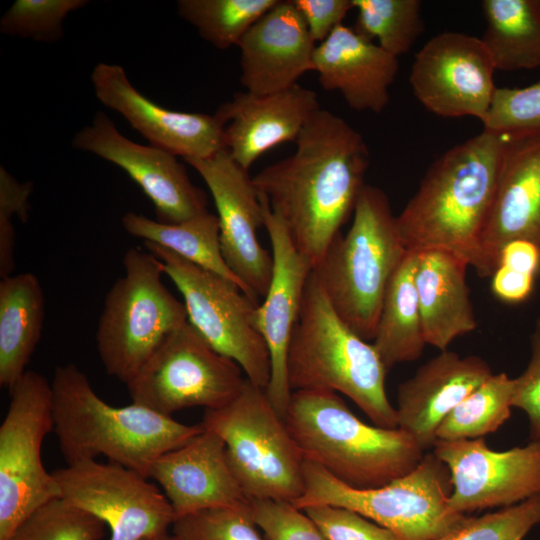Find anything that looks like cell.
<instances>
[{
  "label": "cell",
  "instance_id": "obj_1",
  "mask_svg": "<svg viewBox=\"0 0 540 540\" xmlns=\"http://www.w3.org/2000/svg\"><path fill=\"white\" fill-rule=\"evenodd\" d=\"M295 143L293 154L263 168L252 183L314 269L354 213L370 153L357 130L321 108Z\"/></svg>",
  "mask_w": 540,
  "mask_h": 540
},
{
  "label": "cell",
  "instance_id": "obj_2",
  "mask_svg": "<svg viewBox=\"0 0 540 540\" xmlns=\"http://www.w3.org/2000/svg\"><path fill=\"white\" fill-rule=\"evenodd\" d=\"M504 138L483 129L430 165L397 216L407 251L446 250L480 277H488L481 243L495 199Z\"/></svg>",
  "mask_w": 540,
  "mask_h": 540
},
{
  "label": "cell",
  "instance_id": "obj_3",
  "mask_svg": "<svg viewBox=\"0 0 540 540\" xmlns=\"http://www.w3.org/2000/svg\"><path fill=\"white\" fill-rule=\"evenodd\" d=\"M51 389L54 432L67 465L104 456L149 479L161 455L203 430L133 402L107 404L72 363L56 368Z\"/></svg>",
  "mask_w": 540,
  "mask_h": 540
},
{
  "label": "cell",
  "instance_id": "obj_4",
  "mask_svg": "<svg viewBox=\"0 0 540 540\" xmlns=\"http://www.w3.org/2000/svg\"><path fill=\"white\" fill-rule=\"evenodd\" d=\"M284 421L304 460L352 488L384 486L424 456L411 435L363 422L334 391L292 392Z\"/></svg>",
  "mask_w": 540,
  "mask_h": 540
},
{
  "label": "cell",
  "instance_id": "obj_5",
  "mask_svg": "<svg viewBox=\"0 0 540 540\" xmlns=\"http://www.w3.org/2000/svg\"><path fill=\"white\" fill-rule=\"evenodd\" d=\"M291 391L330 390L350 398L374 425L398 428L385 388L388 370L372 343L337 314L313 274L306 283L287 358Z\"/></svg>",
  "mask_w": 540,
  "mask_h": 540
},
{
  "label": "cell",
  "instance_id": "obj_6",
  "mask_svg": "<svg viewBox=\"0 0 540 540\" xmlns=\"http://www.w3.org/2000/svg\"><path fill=\"white\" fill-rule=\"evenodd\" d=\"M406 253L387 194L365 184L349 230L313 274L339 317L366 341L375 337L387 287Z\"/></svg>",
  "mask_w": 540,
  "mask_h": 540
},
{
  "label": "cell",
  "instance_id": "obj_7",
  "mask_svg": "<svg viewBox=\"0 0 540 540\" xmlns=\"http://www.w3.org/2000/svg\"><path fill=\"white\" fill-rule=\"evenodd\" d=\"M303 474L305 490L292 503L295 507H345L388 529L398 540H437L467 519L450 508V472L433 452L424 454L408 474L378 488L349 487L308 460Z\"/></svg>",
  "mask_w": 540,
  "mask_h": 540
},
{
  "label": "cell",
  "instance_id": "obj_8",
  "mask_svg": "<svg viewBox=\"0 0 540 540\" xmlns=\"http://www.w3.org/2000/svg\"><path fill=\"white\" fill-rule=\"evenodd\" d=\"M122 263L124 274L105 297L96 347L107 374L127 385L188 316L184 303L163 284L156 257L129 248Z\"/></svg>",
  "mask_w": 540,
  "mask_h": 540
},
{
  "label": "cell",
  "instance_id": "obj_9",
  "mask_svg": "<svg viewBox=\"0 0 540 540\" xmlns=\"http://www.w3.org/2000/svg\"><path fill=\"white\" fill-rule=\"evenodd\" d=\"M201 425L223 440L230 468L249 500L293 503L303 495L304 458L264 388L247 379L232 402L205 410Z\"/></svg>",
  "mask_w": 540,
  "mask_h": 540
},
{
  "label": "cell",
  "instance_id": "obj_10",
  "mask_svg": "<svg viewBox=\"0 0 540 540\" xmlns=\"http://www.w3.org/2000/svg\"><path fill=\"white\" fill-rule=\"evenodd\" d=\"M9 390L0 426V540H10L32 513L60 498L41 453L46 435L54 430L51 382L27 370Z\"/></svg>",
  "mask_w": 540,
  "mask_h": 540
},
{
  "label": "cell",
  "instance_id": "obj_11",
  "mask_svg": "<svg viewBox=\"0 0 540 540\" xmlns=\"http://www.w3.org/2000/svg\"><path fill=\"white\" fill-rule=\"evenodd\" d=\"M144 245L182 294L188 322L212 348L234 360L250 382L266 389L271 359L255 322L258 301L236 283L162 246Z\"/></svg>",
  "mask_w": 540,
  "mask_h": 540
},
{
  "label": "cell",
  "instance_id": "obj_12",
  "mask_svg": "<svg viewBox=\"0 0 540 540\" xmlns=\"http://www.w3.org/2000/svg\"><path fill=\"white\" fill-rule=\"evenodd\" d=\"M232 359L212 348L189 323L172 332L126 385L132 402L160 414L222 408L247 378Z\"/></svg>",
  "mask_w": 540,
  "mask_h": 540
},
{
  "label": "cell",
  "instance_id": "obj_13",
  "mask_svg": "<svg viewBox=\"0 0 540 540\" xmlns=\"http://www.w3.org/2000/svg\"><path fill=\"white\" fill-rule=\"evenodd\" d=\"M60 498L108 525L109 540H142L167 533L176 521L164 493L136 471L84 460L52 472Z\"/></svg>",
  "mask_w": 540,
  "mask_h": 540
},
{
  "label": "cell",
  "instance_id": "obj_14",
  "mask_svg": "<svg viewBox=\"0 0 540 540\" xmlns=\"http://www.w3.org/2000/svg\"><path fill=\"white\" fill-rule=\"evenodd\" d=\"M492 57L481 38L444 32L415 55L410 85L430 112L445 118L484 120L496 90Z\"/></svg>",
  "mask_w": 540,
  "mask_h": 540
},
{
  "label": "cell",
  "instance_id": "obj_15",
  "mask_svg": "<svg viewBox=\"0 0 540 540\" xmlns=\"http://www.w3.org/2000/svg\"><path fill=\"white\" fill-rule=\"evenodd\" d=\"M433 453L450 472L449 506L459 514L540 495V439L506 451H493L483 437L436 441Z\"/></svg>",
  "mask_w": 540,
  "mask_h": 540
},
{
  "label": "cell",
  "instance_id": "obj_16",
  "mask_svg": "<svg viewBox=\"0 0 540 540\" xmlns=\"http://www.w3.org/2000/svg\"><path fill=\"white\" fill-rule=\"evenodd\" d=\"M184 160L199 173L212 195L226 264L254 299L264 298L272 278L273 257L257 238L258 228L264 227L263 212L248 171L226 149L207 158Z\"/></svg>",
  "mask_w": 540,
  "mask_h": 540
},
{
  "label": "cell",
  "instance_id": "obj_17",
  "mask_svg": "<svg viewBox=\"0 0 540 540\" xmlns=\"http://www.w3.org/2000/svg\"><path fill=\"white\" fill-rule=\"evenodd\" d=\"M72 147L123 169L150 198L159 222L178 224L208 212L205 193L175 155L131 141L103 111L74 135Z\"/></svg>",
  "mask_w": 540,
  "mask_h": 540
},
{
  "label": "cell",
  "instance_id": "obj_18",
  "mask_svg": "<svg viewBox=\"0 0 540 540\" xmlns=\"http://www.w3.org/2000/svg\"><path fill=\"white\" fill-rule=\"evenodd\" d=\"M258 195L272 247L273 272L267 294L256 310L255 322L271 359V377L265 391L273 408L284 419L292 395L287 371L288 350L313 267L296 250L284 222L271 209L266 197Z\"/></svg>",
  "mask_w": 540,
  "mask_h": 540
},
{
  "label": "cell",
  "instance_id": "obj_19",
  "mask_svg": "<svg viewBox=\"0 0 540 540\" xmlns=\"http://www.w3.org/2000/svg\"><path fill=\"white\" fill-rule=\"evenodd\" d=\"M91 82L98 100L120 114L150 145L184 159L207 158L225 149V122L216 112H180L159 106L138 91L117 64H97Z\"/></svg>",
  "mask_w": 540,
  "mask_h": 540
},
{
  "label": "cell",
  "instance_id": "obj_20",
  "mask_svg": "<svg viewBox=\"0 0 540 540\" xmlns=\"http://www.w3.org/2000/svg\"><path fill=\"white\" fill-rule=\"evenodd\" d=\"M504 136L495 199L481 243L490 278L507 242L525 239L540 248V131Z\"/></svg>",
  "mask_w": 540,
  "mask_h": 540
},
{
  "label": "cell",
  "instance_id": "obj_21",
  "mask_svg": "<svg viewBox=\"0 0 540 540\" xmlns=\"http://www.w3.org/2000/svg\"><path fill=\"white\" fill-rule=\"evenodd\" d=\"M149 478L161 486L176 519L250 502L230 468L223 440L204 428L182 446L161 455Z\"/></svg>",
  "mask_w": 540,
  "mask_h": 540
},
{
  "label": "cell",
  "instance_id": "obj_22",
  "mask_svg": "<svg viewBox=\"0 0 540 540\" xmlns=\"http://www.w3.org/2000/svg\"><path fill=\"white\" fill-rule=\"evenodd\" d=\"M320 108L317 93L297 83L269 94L237 92L216 113L225 122V149L248 171L266 151L295 142Z\"/></svg>",
  "mask_w": 540,
  "mask_h": 540
},
{
  "label": "cell",
  "instance_id": "obj_23",
  "mask_svg": "<svg viewBox=\"0 0 540 540\" xmlns=\"http://www.w3.org/2000/svg\"><path fill=\"white\" fill-rule=\"evenodd\" d=\"M492 374L479 356L440 351L398 385V428L411 435L423 451L433 448L443 420Z\"/></svg>",
  "mask_w": 540,
  "mask_h": 540
},
{
  "label": "cell",
  "instance_id": "obj_24",
  "mask_svg": "<svg viewBox=\"0 0 540 540\" xmlns=\"http://www.w3.org/2000/svg\"><path fill=\"white\" fill-rule=\"evenodd\" d=\"M317 44L291 0H279L242 37L240 81L246 91L269 94L313 71Z\"/></svg>",
  "mask_w": 540,
  "mask_h": 540
},
{
  "label": "cell",
  "instance_id": "obj_25",
  "mask_svg": "<svg viewBox=\"0 0 540 540\" xmlns=\"http://www.w3.org/2000/svg\"><path fill=\"white\" fill-rule=\"evenodd\" d=\"M398 70L397 57L344 24L317 44L313 54L321 87L340 92L356 111L382 112Z\"/></svg>",
  "mask_w": 540,
  "mask_h": 540
},
{
  "label": "cell",
  "instance_id": "obj_26",
  "mask_svg": "<svg viewBox=\"0 0 540 540\" xmlns=\"http://www.w3.org/2000/svg\"><path fill=\"white\" fill-rule=\"evenodd\" d=\"M466 261L441 249L417 252L415 284L427 345L447 350L477 327L466 281Z\"/></svg>",
  "mask_w": 540,
  "mask_h": 540
},
{
  "label": "cell",
  "instance_id": "obj_27",
  "mask_svg": "<svg viewBox=\"0 0 540 540\" xmlns=\"http://www.w3.org/2000/svg\"><path fill=\"white\" fill-rule=\"evenodd\" d=\"M45 299L38 278L25 272L0 281V385L10 389L27 371L40 340Z\"/></svg>",
  "mask_w": 540,
  "mask_h": 540
},
{
  "label": "cell",
  "instance_id": "obj_28",
  "mask_svg": "<svg viewBox=\"0 0 540 540\" xmlns=\"http://www.w3.org/2000/svg\"><path fill=\"white\" fill-rule=\"evenodd\" d=\"M417 253L407 251L387 287L372 344L387 370L417 360L427 345L415 274Z\"/></svg>",
  "mask_w": 540,
  "mask_h": 540
},
{
  "label": "cell",
  "instance_id": "obj_29",
  "mask_svg": "<svg viewBox=\"0 0 540 540\" xmlns=\"http://www.w3.org/2000/svg\"><path fill=\"white\" fill-rule=\"evenodd\" d=\"M486 28L481 38L496 70L540 66L539 0H484Z\"/></svg>",
  "mask_w": 540,
  "mask_h": 540
},
{
  "label": "cell",
  "instance_id": "obj_30",
  "mask_svg": "<svg viewBox=\"0 0 540 540\" xmlns=\"http://www.w3.org/2000/svg\"><path fill=\"white\" fill-rule=\"evenodd\" d=\"M121 222L130 235L162 246L185 260L236 283L253 298L223 258L217 215L208 211L182 223L168 224L135 212H127L122 216Z\"/></svg>",
  "mask_w": 540,
  "mask_h": 540
},
{
  "label": "cell",
  "instance_id": "obj_31",
  "mask_svg": "<svg viewBox=\"0 0 540 540\" xmlns=\"http://www.w3.org/2000/svg\"><path fill=\"white\" fill-rule=\"evenodd\" d=\"M514 389V379L493 373L443 420L437 441L476 439L497 431L511 415Z\"/></svg>",
  "mask_w": 540,
  "mask_h": 540
},
{
  "label": "cell",
  "instance_id": "obj_32",
  "mask_svg": "<svg viewBox=\"0 0 540 540\" xmlns=\"http://www.w3.org/2000/svg\"><path fill=\"white\" fill-rule=\"evenodd\" d=\"M279 0H179V16L219 50L238 46L242 37Z\"/></svg>",
  "mask_w": 540,
  "mask_h": 540
},
{
  "label": "cell",
  "instance_id": "obj_33",
  "mask_svg": "<svg viewBox=\"0 0 540 540\" xmlns=\"http://www.w3.org/2000/svg\"><path fill=\"white\" fill-rule=\"evenodd\" d=\"M356 32L399 57L410 51L424 31L419 0H352Z\"/></svg>",
  "mask_w": 540,
  "mask_h": 540
},
{
  "label": "cell",
  "instance_id": "obj_34",
  "mask_svg": "<svg viewBox=\"0 0 540 540\" xmlns=\"http://www.w3.org/2000/svg\"><path fill=\"white\" fill-rule=\"evenodd\" d=\"M105 523L62 498L32 513L10 540H100Z\"/></svg>",
  "mask_w": 540,
  "mask_h": 540
},
{
  "label": "cell",
  "instance_id": "obj_35",
  "mask_svg": "<svg viewBox=\"0 0 540 540\" xmlns=\"http://www.w3.org/2000/svg\"><path fill=\"white\" fill-rule=\"evenodd\" d=\"M86 0H16L0 19V31L10 37L54 43L63 37V22Z\"/></svg>",
  "mask_w": 540,
  "mask_h": 540
},
{
  "label": "cell",
  "instance_id": "obj_36",
  "mask_svg": "<svg viewBox=\"0 0 540 540\" xmlns=\"http://www.w3.org/2000/svg\"><path fill=\"white\" fill-rule=\"evenodd\" d=\"M540 524V495L478 517H467L437 540H522Z\"/></svg>",
  "mask_w": 540,
  "mask_h": 540
},
{
  "label": "cell",
  "instance_id": "obj_37",
  "mask_svg": "<svg viewBox=\"0 0 540 540\" xmlns=\"http://www.w3.org/2000/svg\"><path fill=\"white\" fill-rule=\"evenodd\" d=\"M172 527L180 540H264L253 520L250 502L201 510L177 518Z\"/></svg>",
  "mask_w": 540,
  "mask_h": 540
},
{
  "label": "cell",
  "instance_id": "obj_38",
  "mask_svg": "<svg viewBox=\"0 0 540 540\" xmlns=\"http://www.w3.org/2000/svg\"><path fill=\"white\" fill-rule=\"evenodd\" d=\"M482 124L499 134L540 131V81L524 88L497 87Z\"/></svg>",
  "mask_w": 540,
  "mask_h": 540
},
{
  "label": "cell",
  "instance_id": "obj_39",
  "mask_svg": "<svg viewBox=\"0 0 540 540\" xmlns=\"http://www.w3.org/2000/svg\"><path fill=\"white\" fill-rule=\"evenodd\" d=\"M254 522L266 540H328L314 521L291 502L250 500Z\"/></svg>",
  "mask_w": 540,
  "mask_h": 540
},
{
  "label": "cell",
  "instance_id": "obj_40",
  "mask_svg": "<svg viewBox=\"0 0 540 540\" xmlns=\"http://www.w3.org/2000/svg\"><path fill=\"white\" fill-rule=\"evenodd\" d=\"M302 510L328 540H398L388 529L345 507L313 505Z\"/></svg>",
  "mask_w": 540,
  "mask_h": 540
},
{
  "label": "cell",
  "instance_id": "obj_41",
  "mask_svg": "<svg viewBox=\"0 0 540 540\" xmlns=\"http://www.w3.org/2000/svg\"><path fill=\"white\" fill-rule=\"evenodd\" d=\"M512 406L523 410L529 420L530 439H540V319L531 335V358L524 372L514 378Z\"/></svg>",
  "mask_w": 540,
  "mask_h": 540
},
{
  "label": "cell",
  "instance_id": "obj_42",
  "mask_svg": "<svg viewBox=\"0 0 540 540\" xmlns=\"http://www.w3.org/2000/svg\"><path fill=\"white\" fill-rule=\"evenodd\" d=\"M291 1L302 16L311 37L318 44L342 25L347 13L354 9L352 0Z\"/></svg>",
  "mask_w": 540,
  "mask_h": 540
},
{
  "label": "cell",
  "instance_id": "obj_43",
  "mask_svg": "<svg viewBox=\"0 0 540 540\" xmlns=\"http://www.w3.org/2000/svg\"><path fill=\"white\" fill-rule=\"evenodd\" d=\"M33 190L32 182H19L3 166L0 167V218L12 217L26 222L29 217V198Z\"/></svg>",
  "mask_w": 540,
  "mask_h": 540
},
{
  "label": "cell",
  "instance_id": "obj_44",
  "mask_svg": "<svg viewBox=\"0 0 540 540\" xmlns=\"http://www.w3.org/2000/svg\"><path fill=\"white\" fill-rule=\"evenodd\" d=\"M536 276L498 266L491 276V290L501 301L520 303L531 295Z\"/></svg>",
  "mask_w": 540,
  "mask_h": 540
},
{
  "label": "cell",
  "instance_id": "obj_45",
  "mask_svg": "<svg viewBox=\"0 0 540 540\" xmlns=\"http://www.w3.org/2000/svg\"><path fill=\"white\" fill-rule=\"evenodd\" d=\"M498 266L537 276L540 270V248L529 240H511L501 249Z\"/></svg>",
  "mask_w": 540,
  "mask_h": 540
},
{
  "label": "cell",
  "instance_id": "obj_46",
  "mask_svg": "<svg viewBox=\"0 0 540 540\" xmlns=\"http://www.w3.org/2000/svg\"><path fill=\"white\" fill-rule=\"evenodd\" d=\"M15 230L11 220L0 218V277H8L14 270Z\"/></svg>",
  "mask_w": 540,
  "mask_h": 540
},
{
  "label": "cell",
  "instance_id": "obj_47",
  "mask_svg": "<svg viewBox=\"0 0 540 540\" xmlns=\"http://www.w3.org/2000/svg\"><path fill=\"white\" fill-rule=\"evenodd\" d=\"M142 540H180L175 534L169 535L168 533L155 535Z\"/></svg>",
  "mask_w": 540,
  "mask_h": 540
},
{
  "label": "cell",
  "instance_id": "obj_48",
  "mask_svg": "<svg viewBox=\"0 0 540 540\" xmlns=\"http://www.w3.org/2000/svg\"><path fill=\"white\" fill-rule=\"evenodd\" d=\"M539 3H540V0H539Z\"/></svg>",
  "mask_w": 540,
  "mask_h": 540
}]
</instances>
